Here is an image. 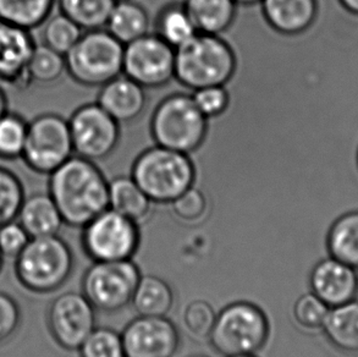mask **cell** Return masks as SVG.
I'll return each mask as SVG.
<instances>
[{
	"mask_svg": "<svg viewBox=\"0 0 358 357\" xmlns=\"http://www.w3.org/2000/svg\"><path fill=\"white\" fill-rule=\"evenodd\" d=\"M48 326L62 348L78 351L96 328V309L83 293H64L49 306Z\"/></svg>",
	"mask_w": 358,
	"mask_h": 357,
	"instance_id": "obj_14",
	"label": "cell"
},
{
	"mask_svg": "<svg viewBox=\"0 0 358 357\" xmlns=\"http://www.w3.org/2000/svg\"><path fill=\"white\" fill-rule=\"evenodd\" d=\"M308 281L310 291L324 301L330 309L357 298V270L333 257L317 262L310 270Z\"/></svg>",
	"mask_w": 358,
	"mask_h": 357,
	"instance_id": "obj_16",
	"label": "cell"
},
{
	"mask_svg": "<svg viewBox=\"0 0 358 357\" xmlns=\"http://www.w3.org/2000/svg\"><path fill=\"white\" fill-rule=\"evenodd\" d=\"M8 111H9V99H8L4 88L0 86V116L4 115Z\"/></svg>",
	"mask_w": 358,
	"mask_h": 357,
	"instance_id": "obj_41",
	"label": "cell"
},
{
	"mask_svg": "<svg viewBox=\"0 0 358 357\" xmlns=\"http://www.w3.org/2000/svg\"><path fill=\"white\" fill-rule=\"evenodd\" d=\"M125 46L106 29L85 31L65 54L66 73L83 88H102L122 74Z\"/></svg>",
	"mask_w": 358,
	"mask_h": 357,
	"instance_id": "obj_8",
	"label": "cell"
},
{
	"mask_svg": "<svg viewBox=\"0 0 358 357\" xmlns=\"http://www.w3.org/2000/svg\"><path fill=\"white\" fill-rule=\"evenodd\" d=\"M41 27H43V44L64 55L78 43V39L81 38L85 32L73 20L69 19L68 16L62 13L50 15Z\"/></svg>",
	"mask_w": 358,
	"mask_h": 357,
	"instance_id": "obj_32",
	"label": "cell"
},
{
	"mask_svg": "<svg viewBox=\"0 0 358 357\" xmlns=\"http://www.w3.org/2000/svg\"><path fill=\"white\" fill-rule=\"evenodd\" d=\"M62 14L83 31L106 29L117 0H57Z\"/></svg>",
	"mask_w": 358,
	"mask_h": 357,
	"instance_id": "obj_29",
	"label": "cell"
},
{
	"mask_svg": "<svg viewBox=\"0 0 358 357\" xmlns=\"http://www.w3.org/2000/svg\"><path fill=\"white\" fill-rule=\"evenodd\" d=\"M218 312L208 300L194 299L185 304L180 319L185 330L196 339H208Z\"/></svg>",
	"mask_w": 358,
	"mask_h": 357,
	"instance_id": "obj_34",
	"label": "cell"
},
{
	"mask_svg": "<svg viewBox=\"0 0 358 357\" xmlns=\"http://www.w3.org/2000/svg\"><path fill=\"white\" fill-rule=\"evenodd\" d=\"M340 4L351 14L358 15V0H339Z\"/></svg>",
	"mask_w": 358,
	"mask_h": 357,
	"instance_id": "obj_42",
	"label": "cell"
},
{
	"mask_svg": "<svg viewBox=\"0 0 358 357\" xmlns=\"http://www.w3.org/2000/svg\"><path fill=\"white\" fill-rule=\"evenodd\" d=\"M170 216L181 225L196 227L203 225L209 214L208 200L204 193L194 186H191L182 195L169 204Z\"/></svg>",
	"mask_w": 358,
	"mask_h": 357,
	"instance_id": "obj_31",
	"label": "cell"
},
{
	"mask_svg": "<svg viewBox=\"0 0 358 357\" xmlns=\"http://www.w3.org/2000/svg\"><path fill=\"white\" fill-rule=\"evenodd\" d=\"M207 118L194 104L191 93L175 92L160 99L150 119L155 145L189 155L203 140Z\"/></svg>",
	"mask_w": 358,
	"mask_h": 357,
	"instance_id": "obj_7",
	"label": "cell"
},
{
	"mask_svg": "<svg viewBox=\"0 0 358 357\" xmlns=\"http://www.w3.org/2000/svg\"><path fill=\"white\" fill-rule=\"evenodd\" d=\"M122 74L145 90L165 88L175 78V48L155 32L126 44Z\"/></svg>",
	"mask_w": 358,
	"mask_h": 357,
	"instance_id": "obj_13",
	"label": "cell"
},
{
	"mask_svg": "<svg viewBox=\"0 0 358 357\" xmlns=\"http://www.w3.org/2000/svg\"><path fill=\"white\" fill-rule=\"evenodd\" d=\"M173 286L157 274H142L131 301L138 316L165 317L174 306Z\"/></svg>",
	"mask_w": 358,
	"mask_h": 357,
	"instance_id": "obj_24",
	"label": "cell"
},
{
	"mask_svg": "<svg viewBox=\"0 0 358 357\" xmlns=\"http://www.w3.org/2000/svg\"><path fill=\"white\" fill-rule=\"evenodd\" d=\"M48 176V193L69 227L83 229L109 208V180L96 162L73 155Z\"/></svg>",
	"mask_w": 358,
	"mask_h": 357,
	"instance_id": "obj_2",
	"label": "cell"
},
{
	"mask_svg": "<svg viewBox=\"0 0 358 357\" xmlns=\"http://www.w3.org/2000/svg\"><path fill=\"white\" fill-rule=\"evenodd\" d=\"M141 276L134 260L94 262L83 275V294L96 311L117 314L131 304Z\"/></svg>",
	"mask_w": 358,
	"mask_h": 357,
	"instance_id": "obj_9",
	"label": "cell"
},
{
	"mask_svg": "<svg viewBox=\"0 0 358 357\" xmlns=\"http://www.w3.org/2000/svg\"><path fill=\"white\" fill-rule=\"evenodd\" d=\"M322 330L335 350L358 356V300L330 309Z\"/></svg>",
	"mask_w": 358,
	"mask_h": 357,
	"instance_id": "obj_22",
	"label": "cell"
},
{
	"mask_svg": "<svg viewBox=\"0 0 358 357\" xmlns=\"http://www.w3.org/2000/svg\"><path fill=\"white\" fill-rule=\"evenodd\" d=\"M3 260H4V257L1 256V253H0V270H1V267H3Z\"/></svg>",
	"mask_w": 358,
	"mask_h": 357,
	"instance_id": "obj_45",
	"label": "cell"
},
{
	"mask_svg": "<svg viewBox=\"0 0 358 357\" xmlns=\"http://www.w3.org/2000/svg\"><path fill=\"white\" fill-rule=\"evenodd\" d=\"M262 0H235V3L238 5H251L261 3Z\"/></svg>",
	"mask_w": 358,
	"mask_h": 357,
	"instance_id": "obj_43",
	"label": "cell"
},
{
	"mask_svg": "<svg viewBox=\"0 0 358 357\" xmlns=\"http://www.w3.org/2000/svg\"><path fill=\"white\" fill-rule=\"evenodd\" d=\"M68 121L75 155L101 164L115 153L121 125L97 102L78 106Z\"/></svg>",
	"mask_w": 358,
	"mask_h": 357,
	"instance_id": "obj_12",
	"label": "cell"
},
{
	"mask_svg": "<svg viewBox=\"0 0 358 357\" xmlns=\"http://www.w3.org/2000/svg\"><path fill=\"white\" fill-rule=\"evenodd\" d=\"M152 19L145 6L136 0H117L108 19L106 29L126 46L150 34Z\"/></svg>",
	"mask_w": 358,
	"mask_h": 357,
	"instance_id": "obj_23",
	"label": "cell"
},
{
	"mask_svg": "<svg viewBox=\"0 0 358 357\" xmlns=\"http://www.w3.org/2000/svg\"></svg>",
	"mask_w": 358,
	"mask_h": 357,
	"instance_id": "obj_48",
	"label": "cell"
},
{
	"mask_svg": "<svg viewBox=\"0 0 358 357\" xmlns=\"http://www.w3.org/2000/svg\"><path fill=\"white\" fill-rule=\"evenodd\" d=\"M17 219L31 237L58 235L65 224L49 193H34L24 197Z\"/></svg>",
	"mask_w": 358,
	"mask_h": 357,
	"instance_id": "obj_20",
	"label": "cell"
},
{
	"mask_svg": "<svg viewBox=\"0 0 358 357\" xmlns=\"http://www.w3.org/2000/svg\"><path fill=\"white\" fill-rule=\"evenodd\" d=\"M229 357H258L257 355H238V356H229Z\"/></svg>",
	"mask_w": 358,
	"mask_h": 357,
	"instance_id": "obj_44",
	"label": "cell"
},
{
	"mask_svg": "<svg viewBox=\"0 0 358 357\" xmlns=\"http://www.w3.org/2000/svg\"><path fill=\"white\" fill-rule=\"evenodd\" d=\"M235 68V57L229 44L218 34H199L175 49V80L194 91L223 86Z\"/></svg>",
	"mask_w": 358,
	"mask_h": 357,
	"instance_id": "obj_4",
	"label": "cell"
},
{
	"mask_svg": "<svg viewBox=\"0 0 358 357\" xmlns=\"http://www.w3.org/2000/svg\"><path fill=\"white\" fill-rule=\"evenodd\" d=\"M329 311V306L310 291L297 298L291 314L301 329L306 332H318L324 327Z\"/></svg>",
	"mask_w": 358,
	"mask_h": 357,
	"instance_id": "obj_35",
	"label": "cell"
},
{
	"mask_svg": "<svg viewBox=\"0 0 358 357\" xmlns=\"http://www.w3.org/2000/svg\"><path fill=\"white\" fill-rule=\"evenodd\" d=\"M266 21L282 34H300L313 24L320 0H262Z\"/></svg>",
	"mask_w": 358,
	"mask_h": 357,
	"instance_id": "obj_19",
	"label": "cell"
},
{
	"mask_svg": "<svg viewBox=\"0 0 358 357\" xmlns=\"http://www.w3.org/2000/svg\"><path fill=\"white\" fill-rule=\"evenodd\" d=\"M120 334L125 357H174L179 350V330L166 316H138Z\"/></svg>",
	"mask_w": 358,
	"mask_h": 357,
	"instance_id": "obj_15",
	"label": "cell"
},
{
	"mask_svg": "<svg viewBox=\"0 0 358 357\" xmlns=\"http://www.w3.org/2000/svg\"><path fill=\"white\" fill-rule=\"evenodd\" d=\"M36 44L29 29L0 21V81L15 88L31 83L27 68Z\"/></svg>",
	"mask_w": 358,
	"mask_h": 357,
	"instance_id": "obj_17",
	"label": "cell"
},
{
	"mask_svg": "<svg viewBox=\"0 0 358 357\" xmlns=\"http://www.w3.org/2000/svg\"><path fill=\"white\" fill-rule=\"evenodd\" d=\"M130 175L155 204H169L194 185L189 155L155 145L136 157Z\"/></svg>",
	"mask_w": 358,
	"mask_h": 357,
	"instance_id": "obj_3",
	"label": "cell"
},
{
	"mask_svg": "<svg viewBox=\"0 0 358 357\" xmlns=\"http://www.w3.org/2000/svg\"><path fill=\"white\" fill-rule=\"evenodd\" d=\"M219 36L235 68L223 85L228 106L207 119L203 140L189 155L192 186L208 200L207 220L231 209L279 212L292 167L289 34L274 29L257 3L238 4Z\"/></svg>",
	"mask_w": 358,
	"mask_h": 357,
	"instance_id": "obj_1",
	"label": "cell"
},
{
	"mask_svg": "<svg viewBox=\"0 0 358 357\" xmlns=\"http://www.w3.org/2000/svg\"><path fill=\"white\" fill-rule=\"evenodd\" d=\"M98 104L120 125L137 120L147 108V90L121 74L99 88Z\"/></svg>",
	"mask_w": 358,
	"mask_h": 357,
	"instance_id": "obj_18",
	"label": "cell"
},
{
	"mask_svg": "<svg viewBox=\"0 0 358 357\" xmlns=\"http://www.w3.org/2000/svg\"><path fill=\"white\" fill-rule=\"evenodd\" d=\"M73 155L68 119L44 113L29 121L21 155L27 168L37 174L49 175Z\"/></svg>",
	"mask_w": 358,
	"mask_h": 357,
	"instance_id": "obj_11",
	"label": "cell"
},
{
	"mask_svg": "<svg viewBox=\"0 0 358 357\" xmlns=\"http://www.w3.org/2000/svg\"><path fill=\"white\" fill-rule=\"evenodd\" d=\"M31 83L52 85L66 73L65 55L45 44H36L27 68Z\"/></svg>",
	"mask_w": 358,
	"mask_h": 357,
	"instance_id": "obj_30",
	"label": "cell"
},
{
	"mask_svg": "<svg viewBox=\"0 0 358 357\" xmlns=\"http://www.w3.org/2000/svg\"><path fill=\"white\" fill-rule=\"evenodd\" d=\"M152 26L153 32L175 49L199 34L182 0H171L162 5Z\"/></svg>",
	"mask_w": 358,
	"mask_h": 357,
	"instance_id": "obj_25",
	"label": "cell"
},
{
	"mask_svg": "<svg viewBox=\"0 0 358 357\" xmlns=\"http://www.w3.org/2000/svg\"><path fill=\"white\" fill-rule=\"evenodd\" d=\"M109 208L142 224L152 216L155 203L130 174L109 178Z\"/></svg>",
	"mask_w": 358,
	"mask_h": 357,
	"instance_id": "obj_21",
	"label": "cell"
},
{
	"mask_svg": "<svg viewBox=\"0 0 358 357\" xmlns=\"http://www.w3.org/2000/svg\"><path fill=\"white\" fill-rule=\"evenodd\" d=\"M199 32L222 34L233 22L238 4L235 0H182Z\"/></svg>",
	"mask_w": 358,
	"mask_h": 357,
	"instance_id": "obj_26",
	"label": "cell"
},
{
	"mask_svg": "<svg viewBox=\"0 0 358 357\" xmlns=\"http://www.w3.org/2000/svg\"><path fill=\"white\" fill-rule=\"evenodd\" d=\"M24 197V183L19 176L0 167V227L17 218Z\"/></svg>",
	"mask_w": 358,
	"mask_h": 357,
	"instance_id": "obj_36",
	"label": "cell"
},
{
	"mask_svg": "<svg viewBox=\"0 0 358 357\" xmlns=\"http://www.w3.org/2000/svg\"><path fill=\"white\" fill-rule=\"evenodd\" d=\"M191 97L199 111L207 119L219 115L228 106V91L224 86L199 88L191 92Z\"/></svg>",
	"mask_w": 358,
	"mask_h": 357,
	"instance_id": "obj_38",
	"label": "cell"
},
{
	"mask_svg": "<svg viewBox=\"0 0 358 357\" xmlns=\"http://www.w3.org/2000/svg\"><path fill=\"white\" fill-rule=\"evenodd\" d=\"M271 337V321L259 304L238 300L225 304L209 335L212 348L224 357L256 355Z\"/></svg>",
	"mask_w": 358,
	"mask_h": 357,
	"instance_id": "obj_5",
	"label": "cell"
},
{
	"mask_svg": "<svg viewBox=\"0 0 358 357\" xmlns=\"http://www.w3.org/2000/svg\"><path fill=\"white\" fill-rule=\"evenodd\" d=\"M29 121L17 113L8 111L0 116V160H16L24 152Z\"/></svg>",
	"mask_w": 358,
	"mask_h": 357,
	"instance_id": "obj_33",
	"label": "cell"
},
{
	"mask_svg": "<svg viewBox=\"0 0 358 357\" xmlns=\"http://www.w3.org/2000/svg\"><path fill=\"white\" fill-rule=\"evenodd\" d=\"M83 247L94 262L134 260L141 247V225L108 208L83 227Z\"/></svg>",
	"mask_w": 358,
	"mask_h": 357,
	"instance_id": "obj_10",
	"label": "cell"
},
{
	"mask_svg": "<svg viewBox=\"0 0 358 357\" xmlns=\"http://www.w3.org/2000/svg\"><path fill=\"white\" fill-rule=\"evenodd\" d=\"M189 357H207V356H203V355H194V356H189Z\"/></svg>",
	"mask_w": 358,
	"mask_h": 357,
	"instance_id": "obj_46",
	"label": "cell"
},
{
	"mask_svg": "<svg viewBox=\"0 0 358 357\" xmlns=\"http://www.w3.org/2000/svg\"><path fill=\"white\" fill-rule=\"evenodd\" d=\"M19 304L11 296L0 293V343L9 339L19 327Z\"/></svg>",
	"mask_w": 358,
	"mask_h": 357,
	"instance_id": "obj_40",
	"label": "cell"
},
{
	"mask_svg": "<svg viewBox=\"0 0 358 357\" xmlns=\"http://www.w3.org/2000/svg\"><path fill=\"white\" fill-rule=\"evenodd\" d=\"M15 260L20 283L37 294L60 289L73 274L75 266L71 247L58 235L31 237Z\"/></svg>",
	"mask_w": 358,
	"mask_h": 357,
	"instance_id": "obj_6",
	"label": "cell"
},
{
	"mask_svg": "<svg viewBox=\"0 0 358 357\" xmlns=\"http://www.w3.org/2000/svg\"><path fill=\"white\" fill-rule=\"evenodd\" d=\"M31 240L27 232L16 220L0 227V253L6 258H16Z\"/></svg>",
	"mask_w": 358,
	"mask_h": 357,
	"instance_id": "obj_39",
	"label": "cell"
},
{
	"mask_svg": "<svg viewBox=\"0 0 358 357\" xmlns=\"http://www.w3.org/2000/svg\"><path fill=\"white\" fill-rule=\"evenodd\" d=\"M330 257L358 270V211L335 219L327 235Z\"/></svg>",
	"mask_w": 358,
	"mask_h": 357,
	"instance_id": "obj_27",
	"label": "cell"
},
{
	"mask_svg": "<svg viewBox=\"0 0 358 357\" xmlns=\"http://www.w3.org/2000/svg\"><path fill=\"white\" fill-rule=\"evenodd\" d=\"M57 0H0V21L32 31L53 13Z\"/></svg>",
	"mask_w": 358,
	"mask_h": 357,
	"instance_id": "obj_28",
	"label": "cell"
},
{
	"mask_svg": "<svg viewBox=\"0 0 358 357\" xmlns=\"http://www.w3.org/2000/svg\"><path fill=\"white\" fill-rule=\"evenodd\" d=\"M357 158H358V155H357Z\"/></svg>",
	"mask_w": 358,
	"mask_h": 357,
	"instance_id": "obj_47",
	"label": "cell"
},
{
	"mask_svg": "<svg viewBox=\"0 0 358 357\" xmlns=\"http://www.w3.org/2000/svg\"><path fill=\"white\" fill-rule=\"evenodd\" d=\"M80 357H125L121 334L112 328H94L78 350Z\"/></svg>",
	"mask_w": 358,
	"mask_h": 357,
	"instance_id": "obj_37",
	"label": "cell"
}]
</instances>
